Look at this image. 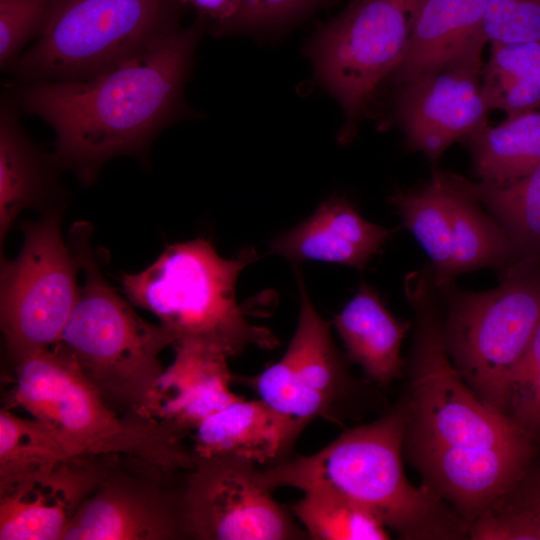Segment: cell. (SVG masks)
I'll return each mask as SVG.
<instances>
[{
  "instance_id": "6da1fadb",
  "label": "cell",
  "mask_w": 540,
  "mask_h": 540,
  "mask_svg": "<svg viewBox=\"0 0 540 540\" xmlns=\"http://www.w3.org/2000/svg\"><path fill=\"white\" fill-rule=\"evenodd\" d=\"M201 28L198 21L178 29L88 79L22 82L16 90L20 107L56 134L55 164L91 184L106 161L145 152L180 107Z\"/></svg>"
},
{
  "instance_id": "7a4b0ae2",
  "label": "cell",
  "mask_w": 540,
  "mask_h": 540,
  "mask_svg": "<svg viewBox=\"0 0 540 540\" xmlns=\"http://www.w3.org/2000/svg\"><path fill=\"white\" fill-rule=\"evenodd\" d=\"M408 421V409L395 408L345 431L313 454L259 469L260 480L271 491L290 487L342 496L404 538L446 535L434 491L414 487L405 476L402 445Z\"/></svg>"
},
{
  "instance_id": "3957f363",
  "label": "cell",
  "mask_w": 540,
  "mask_h": 540,
  "mask_svg": "<svg viewBox=\"0 0 540 540\" xmlns=\"http://www.w3.org/2000/svg\"><path fill=\"white\" fill-rule=\"evenodd\" d=\"M13 364L11 404L48 424L71 456H131L178 472L193 466L183 435L140 415L118 416L59 344Z\"/></svg>"
},
{
  "instance_id": "277c9868",
  "label": "cell",
  "mask_w": 540,
  "mask_h": 540,
  "mask_svg": "<svg viewBox=\"0 0 540 540\" xmlns=\"http://www.w3.org/2000/svg\"><path fill=\"white\" fill-rule=\"evenodd\" d=\"M91 225L75 223L68 244L78 257L85 283L59 344L107 403L142 416L163 368L161 351L174 343L161 324L142 319L110 286L91 247Z\"/></svg>"
},
{
  "instance_id": "5b68a950",
  "label": "cell",
  "mask_w": 540,
  "mask_h": 540,
  "mask_svg": "<svg viewBox=\"0 0 540 540\" xmlns=\"http://www.w3.org/2000/svg\"><path fill=\"white\" fill-rule=\"evenodd\" d=\"M256 259L251 247L225 259L209 240L197 238L169 245L143 271L123 274L122 285L131 303L158 317L174 343L203 341L229 358L250 346L273 350L279 346L277 337L252 324L236 299L238 276Z\"/></svg>"
},
{
  "instance_id": "8992f818",
  "label": "cell",
  "mask_w": 540,
  "mask_h": 540,
  "mask_svg": "<svg viewBox=\"0 0 540 540\" xmlns=\"http://www.w3.org/2000/svg\"><path fill=\"white\" fill-rule=\"evenodd\" d=\"M179 0H53L36 42L7 68L21 82L94 77L175 33Z\"/></svg>"
},
{
  "instance_id": "52a82bcc",
  "label": "cell",
  "mask_w": 540,
  "mask_h": 540,
  "mask_svg": "<svg viewBox=\"0 0 540 540\" xmlns=\"http://www.w3.org/2000/svg\"><path fill=\"white\" fill-rule=\"evenodd\" d=\"M436 289L447 302L442 337L453 365L484 403L507 415L511 375L540 324V264L510 267L484 292L452 283Z\"/></svg>"
},
{
  "instance_id": "ba28073f",
  "label": "cell",
  "mask_w": 540,
  "mask_h": 540,
  "mask_svg": "<svg viewBox=\"0 0 540 540\" xmlns=\"http://www.w3.org/2000/svg\"><path fill=\"white\" fill-rule=\"evenodd\" d=\"M423 0H353L310 45L318 77L345 113L350 139L380 83L391 76L409 42Z\"/></svg>"
},
{
  "instance_id": "9c48e42d",
  "label": "cell",
  "mask_w": 540,
  "mask_h": 540,
  "mask_svg": "<svg viewBox=\"0 0 540 540\" xmlns=\"http://www.w3.org/2000/svg\"><path fill=\"white\" fill-rule=\"evenodd\" d=\"M19 255L1 264L0 323L12 361L55 345L77 303L81 264L50 212L22 225Z\"/></svg>"
},
{
  "instance_id": "30bf717a",
  "label": "cell",
  "mask_w": 540,
  "mask_h": 540,
  "mask_svg": "<svg viewBox=\"0 0 540 540\" xmlns=\"http://www.w3.org/2000/svg\"><path fill=\"white\" fill-rule=\"evenodd\" d=\"M272 492L261 482L255 463L231 456H195L181 491L185 537L198 540L308 537L273 498Z\"/></svg>"
},
{
  "instance_id": "8fae6325",
  "label": "cell",
  "mask_w": 540,
  "mask_h": 540,
  "mask_svg": "<svg viewBox=\"0 0 540 540\" xmlns=\"http://www.w3.org/2000/svg\"><path fill=\"white\" fill-rule=\"evenodd\" d=\"M184 472L131 456H108L103 475L79 506L62 540H174L185 537ZM184 481V480H183Z\"/></svg>"
},
{
  "instance_id": "7c38bea8",
  "label": "cell",
  "mask_w": 540,
  "mask_h": 540,
  "mask_svg": "<svg viewBox=\"0 0 540 540\" xmlns=\"http://www.w3.org/2000/svg\"><path fill=\"white\" fill-rule=\"evenodd\" d=\"M297 275L300 314L282 358L254 376L235 377L276 411L306 425L315 418L338 423L347 376L329 325L312 304Z\"/></svg>"
},
{
  "instance_id": "4fadbf2b",
  "label": "cell",
  "mask_w": 540,
  "mask_h": 540,
  "mask_svg": "<svg viewBox=\"0 0 540 540\" xmlns=\"http://www.w3.org/2000/svg\"><path fill=\"white\" fill-rule=\"evenodd\" d=\"M483 67L482 50H475L401 86L396 118L409 150L436 161L488 125Z\"/></svg>"
},
{
  "instance_id": "5bb4252c",
  "label": "cell",
  "mask_w": 540,
  "mask_h": 540,
  "mask_svg": "<svg viewBox=\"0 0 540 540\" xmlns=\"http://www.w3.org/2000/svg\"><path fill=\"white\" fill-rule=\"evenodd\" d=\"M107 458L71 456L51 468L0 479V539L62 540Z\"/></svg>"
},
{
  "instance_id": "9a60e30c",
  "label": "cell",
  "mask_w": 540,
  "mask_h": 540,
  "mask_svg": "<svg viewBox=\"0 0 540 540\" xmlns=\"http://www.w3.org/2000/svg\"><path fill=\"white\" fill-rule=\"evenodd\" d=\"M172 346L175 359L157 380L142 416L186 437L208 416L242 397L230 388L234 375L223 350L195 339Z\"/></svg>"
},
{
  "instance_id": "2e32d148",
  "label": "cell",
  "mask_w": 540,
  "mask_h": 540,
  "mask_svg": "<svg viewBox=\"0 0 540 540\" xmlns=\"http://www.w3.org/2000/svg\"><path fill=\"white\" fill-rule=\"evenodd\" d=\"M532 441L498 447L419 446L418 461L433 485L466 514L478 516L522 476Z\"/></svg>"
},
{
  "instance_id": "e0dca14e",
  "label": "cell",
  "mask_w": 540,
  "mask_h": 540,
  "mask_svg": "<svg viewBox=\"0 0 540 540\" xmlns=\"http://www.w3.org/2000/svg\"><path fill=\"white\" fill-rule=\"evenodd\" d=\"M305 426L261 399L242 397L208 416L191 432L192 451L197 457L231 456L271 466L289 457Z\"/></svg>"
},
{
  "instance_id": "ac0fdd59",
  "label": "cell",
  "mask_w": 540,
  "mask_h": 540,
  "mask_svg": "<svg viewBox=\"0 0 540 540\" xmlns=\"http://www.w3.org/2000/svg\"><path fill=\"white\" fill-rule=\"evenodd\" d=\"M391 231L364 219L346 199L332 197L292 230L271 243V251L290 261L306 260L363 269Z\"/></svg>"
},
{
  "instance_id": "d6986e66",
  "label": "cell",
  "mask_w": 540,
  "mask_h": 540,
  "mask_svg": "<svg viewBox=\"0 0 540 540\" xmlns=\"http://www.w3.org/2000/svg\"><path fill=\"white\" fill-rule=\"evenodd\" d=\"M487 0H423L413 30L395 70L403 86L448 62L483 50Z\"/></svg>"
},
{
  "instance_id": "ffe728a7",
  "label": "cell",
  "mask_w": 540,
  "mask_h": 540,
  "mask_svg": "<svg viewBox=\"0 0 540 540\" xmlns=\"http://www.w3.org/2000/svg\"><path fill=\"white\" fill-rule=\"evenodd\" d=\"M333 324L348 357L370 379L389 384L401 377V346L410 323L398 320L373 287L362 283Z\"/></svg>"
},
{
  "instance_id": "44dd1931",
  "label": "cell",
  "mask_w": 540,
  "mask_h": 540,
  "mask_svg": "<svg viewBox=\"0 0 540 540\" xmlns=\"http://www.w3.org/2000/svg\"><path fill=\"white\" fill-rule=\"evenodd\" d=\"M51 185L44 155L22 128L12 101H1L0 238L1 244L18 214L37 205Z\"/></svg>"
},
{
  "instance_id": "7402d4cb",
  "label": "cell",
  "mask_w": 540,
  "mask_h": 540,
  "mask_svg": "<svg viewBox=\"0 0 540 540\" xmlns=\"http://www.w3.org/2000/svg\"><path fill=\"white\" fill-rule=\"evenodd\" d=\"M460 182L502 228L511 251L508 268L540 264V166L503 185L475 183L462 176Z\"/></svg>"
},
{
  "instance_id": "603a6c76",
  "label": "cell",
  "mask_w": 540,
  "mask_h": 540,
  "mask_svg": "<svg viewBox=\"0 0 540 540\" xmlns=\"http://www.w3.org/2000/svg\"><path fill=\"white\" fill-rule=\"evenodd\" d=\"M461 141L481 182L516 181L540 166V111L506 119L498 126L486 125Z\"/></svg>"
},
{
  "instance_id": "cb8c5ba5",
  "label": "cell",
  "mask_w": 540,
  "mask_h": 540,
  "mask_svg": "<svg viewBox=\"0 0 540 540\" xmlns=\"http://www.w3.org/2000/svg\"><path fill=\"white\" fill-rule=\"evenodd\" d=\"M449 177L451 249L447 284L459 274L481 268L496 269L502 274L511 262L510 246L502 228L463 188L460 175L449 172Z\"/></svg>"
},
{
  "instance_id": "d4e9b609",
  "label": "cell",
  "mask_w": 540,
  "mask_h": 540,
  "mask_svg": "<svg viewBox=\"0 0 540 540\" xmlns=\"http://www.w3.org/2000/svg\"><path fill=\"white\" fill-rule=\"evenodd\" d=\"M450 193L449 172L437 170L422 185L408 191L397 190L390 197L405 227L429 256L436 288L447 284L451 249Z\"/></svg>"
},
{
  "instance_id": "484cf974",
  "label": "cell",
  "mask_w": 540,
  "mask_h": 540,
  "mask_svg": "<svg viewBox=\"0 0 540 540\" xmlns=\"http://www.w3.org/2000/svg\"><path fill=\"white\" fill-rule=\"evenodd\" d=\"M482 92L506 119L540 108V41L493 43L483 67Z\"/></svg>"
},
{
  "instance_id": "4316f807",
  "label": "cell",
  "mask_w": 540,
  "mask_h": 540,
  "mask_svg": "<svg viewBox=\"0 0 540 540\" xmlns=\"http://www.w3.org/2000/svg\"><path fill=\"white\" fill-rule=\"evenodd\" d=\"M292 513L315 540H385L388 529L370 512L334 493L303 492Z\"/></svg>"
},
{
  "instance_id": "83f0119b",
  "label": "cell",
  "mask_w": 540,
  "mask_h": 540,
  "mask_svg": "<svg viewBox=\"0 0 540 540\" xmlns=\"http://www.w3.org/2000/svg\"><path fill=\"white\" fill-rule=\"evenodd\" d=\"M71 457L58 434L43 421L0 411V479L51 468Z\"/></svg>"
},
{
  "instance_id": "f1b7e54d",
  "label": "cell",
  "mask_w": 540,
  "mask_h": 540,
  "mask_svg": "<svg viewBox=\"0 0 540 540\" xmlns=\"http://www.w3.org/2000/svg\"><path fill=\"white\" fill-rule=\"evenodd\" d=\"M53 0H0V65L7 69L48 21Z\"/></svg>"
},
{
  "instance_id": "f546056e",
  "label": "cell",
  "mask_w": 540,
  "mask_h": 540,
  "mask_svg": "<svg viewBox=\"0 0 540 540\" xmlns=\"http://www.w3.org/2000/svg\"><path fill=\"white\" fill-rule=\"evenodd\" d=\"M507 415L532 436H540V324L511 375Z\"/></svg>"
},
{
  "instance_id": "4dcf8cb0",
  "label": "cell",
  "mask_w": 540,
  "mask_h": 540,
  "mask_svg": "<svg viewBox=\"0 0 540 540\" xmlns=\"http://www.w3.org/2000/svg\"><path fill=\"white\" fill-rule=\"evenodd\" d=\"M484 31L491 44L540 41V0H487Z\"/></svg>"
},
{
  "instance_id": "1f68e13d",
  "label": "cell",
  "mask_w": 540,
  "mask_h": 540,
  "mask_svg": "<svg viewBox=\"0 0 540 540\" xmlns=\"http://www.w3.org/2000/svg\"><path fill=\"white\" fill-rule=\"evenodd\" d=\"M476 540H540V521L517 504L505 509L487 507L471 525Z\"/></svg>"
},
{
  "instance_id": "d6a6232c",
  "label": "cell",
  "mask_w": 540,
  "mask_h": 540,
  "mask_svg": "<svg viewBox=\"0 0 540 540\" xmlns=\"http://www.w3.org/2000/svg\"><path fill=\"white\" fill-rule=\"evenodd\" d=\"M319 0H242L235 18L222 30L267 28L284 24Z\"/></svg>"
},
{
  "instance_id": "836d02e7",
  "label": "cell",
  "mask_w": 540,
  "mask_h": 540,
  "mask_svg": "<svg viewBox=\"0 0 540 540\" xmlns=\"http://www.w3.org/2000/svg\"><path fill=\"white\" fill-rule=\"evenodd\" d=\"M181 4L192 6L198 13L215 22L219 32L235 18L242 0H179Z\"/></svg>"
},
{
  "instance_id": "e575fe53",
  "label": "cell",
  "mask_w": 540,
  "mask_h": 540,
  "mask_svg": "<svg viewBox=\"0 0 540 540\" xmlns=\"http://www.w3.org/2000/svg\"><path fill=\"white\" fill-rule=\"evenodd\" d=\"M519 505L529 510L540 521V478L529 486Z\"/></svg>"
}]
</instances>
